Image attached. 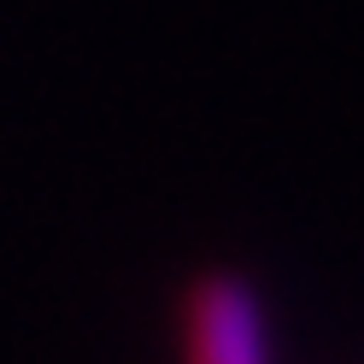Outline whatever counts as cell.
Instances as JSON below:
<instances>
[{
	"instance_id": "1",
	"label": "cell",
	"mask_w": 364,
	"mask_h": 364,
	"mask_svg": "<svg viewBox=\"0 0 364 364\" xmlns=\"http://www.w3.org/2000/svg\"><path fill=\"white\" fill-rule=\"evenodd\" d=\"M182 364H277L264 300L241 277H200L182 300Z\"/></svg>"
}]
</instances>
